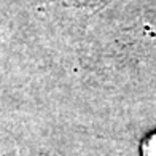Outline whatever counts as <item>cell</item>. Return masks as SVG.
I'll use <instances>...</instances> for the list:
<instances>
[{
    "mask_svg": "<svg viewBox=\"0 0 156 156\" xmlns=\"http://www.w3.org/2000/svg\"><path fill=\"white\" fill-rule=\"evenodd\" d=\"M140 156H156V131L142 140L140 144Z\"/></svg>",
    "mask_w": 156,
    "mask_h": 156,
    "instance_id": "1",
    "label": "cell"
}]
</instances>
